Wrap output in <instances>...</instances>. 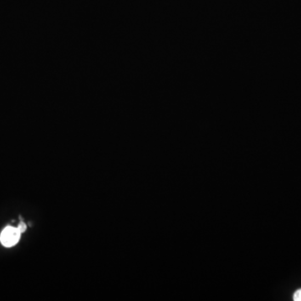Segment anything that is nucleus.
I'll list each match as a JSON object with an SVG mask.
<instances>
[{"instance_id":"7ed1b4c3","label":"nucleus","mask_w":301,"mask_h":301,"mask_svg":"<svg viewBox=\"0 0 301 301\" xmlns=\"http://www.w3.org/2000/svg\"><path fill=\"white\" fill-rule=\"evenodd\" d=\"M26 229H27V227H26V224H25V223H23V222H22V223H19V226H18V229H19V231H20V233H24V232H25V230H26Z\"/></svg>"},{"instance_id":"f03ea898","label":"nucleus","mask_w":301,"mask_h":301,"mask_svg":"<svg viewBox=\"0 0 301 301\" xmlns=\"http://www.w3.org/2000/svg\"><path fill=\"white\" fill-rule=\"evenodd\" d=\"M294 301H301V289L294 294Z\"/></svg>"},{"instance_id":"f257e3e1","label":"nucleus","mask_w":301,"mask_h":301,"mask_svg":"<svg viewBox=\"0 0 301 301\" xmlns=\"http://www.w3.org/2000/svg\"><path fill=\"white\" fill-rule=\"evenodd\" d=\"M21 236V233L18 228H14L8 226L3 229L2 234L0 235V241L2 245L5 247H13L19 242Z\"/></svg>"}]
</instances>
